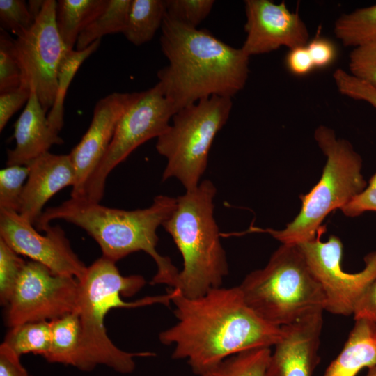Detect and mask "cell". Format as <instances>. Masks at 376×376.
<instances>
[{
  "label": "cell",
  "mask_w": 376,
  "mask_h": 376,
  "mask_svg": "<svg viewBox=\"0 0 376 376\" xmlns=\"http://www.w3.org/2000/svg\"><path fill=\"white\" fill-rule=\"evenodd\" d=\"M176 324L161 332L159 341L174 347L172 358L185 359L200 375L226 359L259 347H271L281 327L261 319L245 302L238 286L217 288L188 298L172 299Z\"/></svg>",
  "instance_id": "1"
},
{
  "label": "cell",
  "mask_w": 376,
  "mask_h": 376,
  "mask_svg": "<svg viewBox=\"0 0 376 376\" xmlns=\"http://www.w3.org/2000/svg\"><path fill=\"white\" fill-rule=\"evenodd\" d=\"M161 31V49L169 63L157 71V83L176 112L214 95L232 98L244 88L249 56L241 47L166 14Z\"/></svg>",
  "instance_id": "2"
},
{
  "label": "cell",
  "mask_w": 376,
  "mask_h": 376,
  "mask_svg": "<svg viewBox=\"0 0 376 376\" xmlns=\"http://www.w3.org/2000/svg\"><path fill=\"white\" fill-rule=\"evenodd\" d=\"M177 198L165 195L155 197L148 207L134 210L111 208L83 198H71L43 211L35 224L39 230L51 221L62 219L83 228L99 244L102 256L114 262L143 251L157 265L152 284H166L173 288L179 274L166 256L156 249L157 230L171 216Z\"/></svg>",
  "instance_id": "3"
},
{
  "label": "cell",
  "mask_w": 376,
  "mask_h": 376,
  "mask_svg": "<svg viewBox=\"0 0 376 376\" xmlns=\"http://www.w3.org/2000/svg\"><path fill=\"white\" fill-rule=\"evenodd\" d=\"M79 281L77 311L81 322V340L76 368L91 371L98 365L128 374L133 372L136 357H150L151 352L131 353L117 347L109 339L104 327L108 312L115 308H135L155 304L169 306L180 292L170 289L163 295L145 297L127 302L121 296L131 297L146 284L142 276L120 274L116 262L104 256L87 267Z\"/></svg>",
  "instance_id": "4"
},
{
  "label": "cell",
  "mask_w": 376,
  "mask_h": 376,
  "mask_svg": "<svg viewBox=\"0 0 376 376\" xmlns=\"http://www.w3.org/2000/svg\"><path fill=\"white\" fill-rule=\"evenodd\" d=\"M216 194L211 180L201 182L196 188L176 198L175 210L162 224L183 260L173 288L188 298L221 287L228 273L226 253L214 217Z\"/></svg>",
  "instance_id": "5"
},
{
  "label": "cell",
  "mask_w": 376,
  "mask_h": 376,
  "mask_svg": "<svg viewBox=\"0 0 376 376\" xmlns=\"http://www.w3.org/2000/svg\"><path fill=\"white\" fill-rule=\"evenodd\" d=\"M238 287L246 304L276 327L325 309L323 290L297 245L281 244L267 264L246 275Z\"/></svg>",
  "instance_id": "6"
},
{
  "label": "cell",
  "mask_w": 376,
  "mask_h": 376,
  "mask_svg": "<svg viewBox=\"0 0 376 376\" xmlns=\"http://www.w3.org/2000/svg\"><path fill=\"white\" fill-rule=\"evenodd\" d=\"M314 138L327 157L318 182L300 196L301 207L295 218L282 230L258 228L283 244L297 245L313 239L326 217L341 209L367 185L362 175V159L347 140L337 138L324 125L315 131Z\"/></svg>",
  "instance_id": "7"
},
{
  "label": "cell",
  "mask_w": 376,
  "mask_h": 376,
  "mask_svg": "<svg viewBox=\"0 0 376 376\" xmlns=\"http://www.w3.org/2000/svg\"><path fill=\"white\" fill-rule=\"evenodd\" d=\"M232 107V98L214 95L174 114L172 123L157 138L155 146L167 160L162 181L175 178L186 191L199 185L213 141L226 123Z\"/></svg>",
  "instance_id": "8"
},
{
  "label": "cell",
  "mask_w": 376,
  "mask_h": 376,
  "mask_svg": "<svg viewBox=\"0 0 376 376\" xmlns=\"http://www.w3.org/2000/svg\"><path fill=\"white\" fill-rule=\"evenodd\" d=\"M175 113L158 83L141 91L120 117L109 147L87 181L80 198L100 203L111 171L141 144L160 136L169 127Z\"/></svg>",
  "instance_id": "9"
},
{
  "label": "cell",
  "mask_w": 376,
  "mask_h": 376,
  "mask_svg": "<svg viewBox=\"0 0 376 376\" xmlns=\"http://www.w3.org/2000/svg\"><path fill=\"white\" fill-rule=\"evenodd\" d=\"M326 232L322 226L316 236L297 244L312 274L320 284L325 298L324 311L333 314L353 315L355 306L369 283L376 276V251L365 257L361 272L348 273L341 266L343 243L336 235L321 240Z\"/></svg>",
  "instance_id": "10"
},
{
  "label": "cell",
  "mask_w": 376,
  "mask_h": 376,
  "mask_svg": "<svg viewBox=\"0 0 376 376\" xmlns=\"http://www.w3.org/2000/svg\"><path fill=\"white\" fill-rule=\"evenodd\" d=\"M79 281L54 274L45 265L26 262L7 305L6 322L49 321L77 311Z\"/></svg>",
  "instance_id": "11"
},
{
  "label": "cell",
  "mask_w": 376,
  "mask_h": 376,
  "mask_svg": "<svg viewBox=\"0 0 376 376\" xmlns=\"http://www.w3.org/2000/svg\"><path fill=\"white\" fill-rule=\"evenodd\" d=\"M57 1L45 0L31 28L14 40L22 70V84L33 88L42 108L52 107L57 91V72L65 47L57 29Z\"/></svg>",
  "instance_id": "12"
},
{
  "label": "cell",
  "mask_w": 376,
  "mask_h": 376,
  "mask_svg": "<svg viewBox=\"0 0 376 376\" xmlns=\"http://www.w3.org/2000/svg\"><path fill=\"white\" fill-rule=\"evenodd\" d=\"M31 222L14 211L0 210V238L18 254L39 263L54 274L80 281L87 267L73 251L58 225L45 226L40 234Z\"/></svg>",
  "instance_id": "13"
},
{
  "label": "cell",
  "mask_w": 376,
  "mask_h": 376,
  "mask_svg": "<svg viewBox=\"0 0 376 376\" xmlns=\"http://www.w3.org/2000/svg\"><path fill=\"white\" fill-rule=\"evenodd\" d=\"M244 5L246 37L241 49L248 56L267 54L282 46L291 49L308 44L306 25L284 1L246 0Z\"/></svg>",
  "instance_id": "14"
},
{
  "label": "cell",
  "mask_w": 376,
  "mask_h": 376,
  "mask_svg": "<svg viewBox=\"0 0 376 376\" xmlns=\"http://www.w3.org/2000/svg\"><path fill=\"white\" fill-rule=\"evenodd\" d=\"M140 93L114 92L96 103L88 129L69 153L76 178L71 198L81 197L87 181L109 147L120 117Z\"/></svg>",
  "instance_id": "15"
},
{
  "label": "cell",
  "mask_w": 376,
  "mask_h": 376,
  "mask_svg": "<svg viewBox=\"0 0 376 376\" xmlns=\"http://www.w3.org/2000/svg\"><path fill=\"white\" fill-rule=\"evenodd\" d=\"M323 311L315 310L281 327L282 334L274 345L265 376H313L319 362Z\"/></svg>",
  "instance_id": "16"
},
{
  "label": "cell",
  "mask_w": 376,
  "mask_h": 376,
  "mask_svg": "<svg viewBox=\"0 0 376 376\" xmlns=\"http://www.w3.org/2000/svg\"><path fill=\"white\" fill-rule=\"evenodd\" d=\"M19 214L35 226L45 203L62 189L75 184V169L69 154L47 152L29 165Z\"/></svg>",
  "instance_id": "17"
},
{
  "label": "cell",
  "mask_w": 376,
  "mask_h": 376,
  "mask_svg": "<svg viewBox=\"0 0 376 376\" xmlns=\"http://www.w3.org/2000/svg\"><path fill=\"white\" fill-rule=\"evenodd\" d=\"M33 88L25 108L14 125L16 146L7 152V166H28L33 159L49 152L63 140L49 125Z\"/></svg>",
  "instance_id": "18"
},
{
  "label": "cell",
  "mask_w": 376,
  "mask_h": 376,
  "mask_svg": "<svg viewBox=\"0 0 376 376\" xmlns=\"http://www.w3.org/2000/svg\"><path fill=\"white\" fill-rule=\"evenodd\" d=\"M354 321L343 348L324 376H356L363 368L376 366V322Z\"/></svg>",
  "instance_id": "19"
},
{
  "label": "cell",
  "mask_w": 376,
  "mask_h": 376,
  "mask_svg": "<svg viewBox=\"0 0 376 376\" xmlns=\"http://www.w3.org/2000/svg\"><path fill=\"white\" fill-rule=\"evenodd\" d=\"M108 0H59L56 23L68 49H74L80 33L104 10Z\"/></svg>",
  "instance_id": "20"
},
{
  "label": "cell",
  "mask_w": 376,
  "mask_h": 376,
  "mask_svg": "<svg viewBox=\"0 0 376 376\" xmlns=\"http://www.w3.org/2000/svg\"><path fill=\"white\" fill-rule=\"evenodd\" d=\"M166 14L165 0H132L123 34L135 46L150 42L162 28Z\"/></svg>",
  "instance_id": "21"
},
{
  "label": "cell",
  "mask_w": 376,
  "mask_h": 376,
  "mask_svg": "<svg viewBox=\"0 0 376 376\" xmlns=\"http://www.w3.org/2000/svg\"><path fill=\"white\" fill-rule=\"evenodd\" d=\"M52 338L49 351L45 358L48 362L76 368L81 340V322L78 311L49 320Z\"/></svg>",
  "instance_id": "22"
},
{
  "label": "cell",
  "mask_w": 376,
  "mask_h": 376,
  "mask_svg": "<svg viewBox=\"0 0 376 376\" xmlns=\"http://www.w3.org/2000/svg\"><path fill=\"white\" fill-rule=\"evenodd\" d=\"M96 40L83 50L68 49L60 63L57 72V91L52 107L47 114L50 126L58 133L64 124V102L69 86L79 67L99 47Z\"/></svg>",
  "instance_id": "23"
},
{
  "label": "cell",
  "mask_w": 376,
  "mask_h": 376,
  "mask_svg": "<svg viewBox=\"0 0 376 376\" xmlns=\"http://www.w3.org/2000/svg\"><path fill=\"white\" fill-rule=\"evenodd\" d=\"M334 32L346 47L376 42V4L343 14L335 22Z\"/></svg>",
  "instance_id": "24"
},
{
  "label": "cell",
  "mask_w": 376,
  "mask_h": 376,
  "mask_svg": "<svg viewBox=\"0 0 376 376\" xmlns=\"http://www.w3.org/2000/svg\"><path fill=\"white\" fill-rule=\"evenodd\" d=\"M132 0H108L104 10L80 33L75 47L83 50L102 37L125 29Z\"/></svg>",
  "instance_id": "25"
},
{
  "label": "cell",
  "mask_w": 376,
  "mask_h": 376,
  "mask_svg": "<svg viewBox=\"0 0 376 376\" xmlns=\"http://www.w3.org/2000/svg\"><path fill=\"white\" fill-rule=\"evenodd\" d=\"M50 321L22 324L11 327L4 341L17 355L33 353L45 358L51 345Z\"/></svg>",
  "instance_id": "26"
},
{
  "label": "cell",
  "mask_w": 376,
  "mask_h": 376,
  "mask_svg": "<svg viewBox=\"0 0 376 376\" xmlns=\"http://www.w3.org/2000/svg\"><path fill=\"white\" fill-rule=\"evenodd\" d=\"M270 347L248 350L233 355L198 376H265Z\"/></svg>",
  "instance_id": "27"
},
{
  "label": "cell",
  "mask_w": 376,
  "mask_h": 376,
  "mask_svg": "<svg viewBox=\"0 0 376 376\" xmlns=\"http://www.w3.org/2000/svg\"><path fill=\"white\" fill-rule=\"evenodd\" d=\"M29 173L28 166L10 165L0 171V210L19 213L24 187Z\"/></svg>",
  "instance_id": "28"
},
{
  "label": "cell",
  "mask_w": 376,
  "mask_h": 376,
  "mask_svg": "<svg viewBox=\"0 0 376 376\" xmlns=\"http://www.w3.org/2000/svg\"><path fill=\"white\" fill-rule=\"evenodd\" d=\"M26 261L19 257L3 239L0 238V301L8 304L20 273Z\"/></svg>",
  "instance_id": "29"
},
{
  "label": "cell",
  "mask_w": 376,
  "mask_h": 376,
  "mask_svg": "<svg viewBox=\"0 0 376 376\" xmlns=\"http://www.w3.org/2000/svg\"><path fill=\"white\" fill-rule=\"evenodd\" d=\"M14 40L7 31L0 29V93L19 88L22 70L14 52Z\"/></svg>",
  "instance_id": "30"
},
{
  "label": "cell",
  "mask_w": 376,
  "mask_h": 376,
  "mask_svg": "<svg viewBox=\"0 0 376 376\" xmlns=\"http://www.w3.org/2000/svg\"><path fill=\"white\" fill-rule=\"evenodd\" d=\"M166 15L192 28L209 15L215 3L213 0H165Z\"/></svg>",
  "instance_id": "31"
},
{
  "label": "cell",
  "mask_w": 376,
  "mask_h": 376,
  "mask_svg": "<svg viewBox=\"0 0 376 376\" xmlns=\"http://www.w3.org/2000/svg\"><path fill=\"white\" fill-rule=\"evenodd\" d=\"M35 19L23 0H0V29L17 37L28 31Z\"/></svg>",
  "instance_id": "32"
},
{
  "label": "cell",
  "mask_w": 376,
  "mask_h": 376,
  "mask_svg": "<svg viewBox=\"0 0 376 376\" xmlns=\"http://www.w3.org/2000/svg\"><path fill=\"white\" fill-rule=\"evenodd\" d=\"M348 68L350 74L376 89V42L353 48Z\"/></svg>",
  "instance_id": "33"
},
{
  "label": "cell",
  "mask_w": 376,
  "mask_h": 376,
  "mask_svg": "<svg viewBox=\"0 0 376 376\" xmlns=\"http://www.w3.org/2000/svg\"><path fill=\"white\" fill-rule=\"evenodd\" d=\"M333 78L340 93L376 108V89L341 68L334 71Z\"/></svg>",
  "instance_id": "34"
},
{
  "label": "cell",
  "mask_w": 376,
  "mask_h": 376,
  "mask_svg": "<svg viewBox=\"0 0 376 376\" xmlns=\"http://www.w3.org/2000/svg\"><path fill=\"white\" fill-rule=\"evenodd\" d=\"M340 210L350 217H358L366 212H376V173L371 177L365 189Z\"/></svg>",
  "instance_id": "35"
},
{
  "label": "cell",
  "mask_w": 376,
  "mask_h": 376,
  "mask_svg": "<svg viewBox=\"0 0 376 376\" xmlns=\"http://www.w3.org/2000/svg\"><path fill=\"white\" fill-rule=\"evenodd\" d=\"M31 94V88L20 86L13 91L0 93V131L24 104H26Z\"/></svg>",
  "instance_id": "36"
},
{
  "label": "cell",
  "mask_w": 376,
  "mask_h": 376,
  "mask_svg": "<svg viewBox=\"0 0 376 376\" xmlns=\"http://www.w3.org/2000/svg\"><path fill=\"white\" fill-rule=\"evenodd\" d=\"M315 68H324L336 59L337 49L335 44L326 38L317 37L307 44Z\"/></svg>",
  "instance_id": "37"
},
{
  "label": "cell",
  "mask_w": 376,
  "mask_h": 376,
  "mask_svg": "<svg viewBox=\"0 0 376 376\" xmlns=\"http://www.w3.org/2000/svg\"><path fill=\"white\" fill-rule=\"evenodd\" d=\"M285 63L287 69L296 76H304L315 69L307 45L290 49Z\"/></svg>",
  "instance_id": "38"
},
{
  "label": "cell",
  "mask_w": 376,
  "mask_h": 376,
  "mask_svg": "<svg viewBox=\"0 0 376 376\" xmlns=\"http://www.w3.org/2000/svg\"><path fill=\"white\" fill-rule=\"evenodd\" d=\"M353 315L354 320L364 318L376 322V276L357 301Z\"/></svg>",
  "instance_id": "39"
},
{
  "label": "cell",
  "mask_w": 376,
  "mask_h": 376,
  "mask_svg": "<svg viewBox=\"0 0 376 376\" xmlns=\"http://www.w3.org/2000/svg\"><path fill=\"white\" fill-rule=\"evenodd\" d=\"M0 376H29L20 357L4 343L0 345Z\"/></svg>",
  "instance_id": "40"
},
{
  "label": "cell",
  "mask_w": 376,
  "mask_h": 376,
  "mask_svg": "<svg viewBox=\"0 0 376 376\" xmlns=\"http://www.w3.org/2000/svg\"><path fill=\"white\" fill-rule=\"evenodd\" d=\"M45 1H45L31 0L29 1L28 6H29V10L35 19L41 12L42 7L44 6Z\"/></svg>",
  "instance_id": "41"
},
{
  "label": "cell",
  "mask_w": 376,
  "mask_h": 376,
  "mask_svg": "<svg viewBox=\"0 0 376 376\" xmlns=\"http://www.w3.org/2000/svg\"><path fill=\"white\" fill-rule=\"evenodd\" d=\"M366 376H376V366L368 368V373Z\"/></svg>",
  "instance_id": "42"
}]
</instances>
